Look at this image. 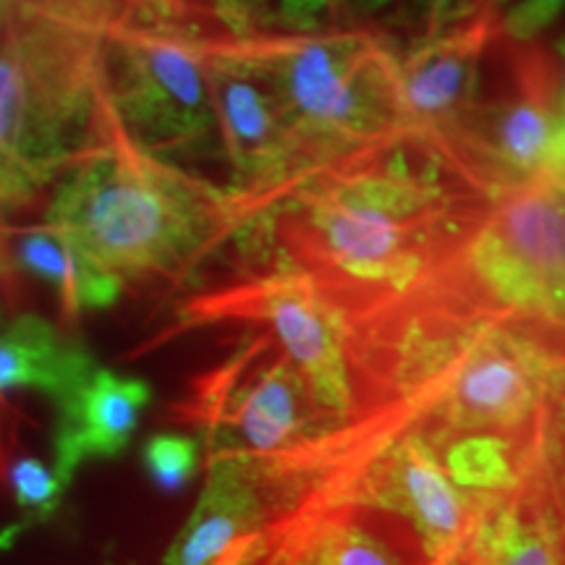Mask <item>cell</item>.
Listing matches in <instances>:
<instances>
[{"instance_id":"6da1fadb","label":"cell","mask_w":565,"mask_h":565,"mask_svg":"<svg viewBox=\"0 0 565 565\" xmlns=\"http://www.w3.org/2000/svg\"><path fill=\"white\" fill-rule=\"evenodd\" d=\"M484 196L435 145L398 134L309 168L236 244L307 273L356 338L454 252Z\"/></svg>"},{"instance_id":"7a4b0ae2","label":"cell","mask_w":565,"mask_h":565,"mask_svg":"<svg viewBox=\"0 0 565 565\" xmlns=\"http://www.w3.org/2000/svg\"><path fill=\"white\" fill-rule=\"evenodd\" d=\"M252 212L236 194L181 171L137 145L118 121L108 89L95 139L66 171L47 210L58 233L126 286L194 270L225 242H238Z\"/></svg>"},{"instance_id":"3957f363","label":"cell","mask_w":565,"mask_h":565,"mask_svg":"<svg viewBox=\"0 0 565 565\" xmlns=\"http://www.w3.org/2000/svg\"><path fill=\"white\" fill-rule=\"evenodd\" d=\"M126 0H17L0 38V210L68 171L95 139L105 40Z\"/></svg>"},{"instance_id":"277c9868","label":"cell","mask_w":565,"mask_h":565,"mask_svg":"<svg viewBox=\"0 0 565 565\" xmlns=\"http://www.w3.org/2000/svg\"><path fill=\"white\" fill-rule=\"evenodd\" d=\"M225 38L278 92L312 168L408 134L398 55L377 34L263 30Z\"/></svg>"},{"instance_id":"5b68a950","label":"cell","mask_w":565,"mask_h":565,"mask_svg":"<svg viewBox=\"0 0 565 565\" xmlns=\"http://www.w3.org/2000/svg\"><path fill=\"white\" fill-rule=\"evenodd\" d=\"M427 280L490 312L565 330V192L542 179L487 194Z\"/></svg>"},{"instance_id":"8992f818","label":"cell","mask_w":565,"mask_h":565,"mask_svg":"<svg viewBox=\"0 0 565 565\" xmlns=\"http://www.w3.org/2000/svg\"><path fill=\"white\" fill-rule=\"evenodd\" d=\"M207 38L189 13L126 0L105 40V89L118 121L154 154L192 150L215 131Z\"/></svg>"},{"instance_id":"52a82bcc","label":"cell","mask_w":565,"mask_h":565,"mask_svg":"<svg viewBox=\"0 0 565 565\" xmlns=\"http://www.w3.org/2000/svg\"><path fill=\"white\" fill-rule=\"evenodd\" d=\"M186 414L202 427L207 458L242 463L257 482L335 427L303 374L259 330L196 380Z\"/></svg>"},{"instance_id":"ba28073f","label":"cell","mask_w":565,"mask_h":565,"mask_svg":"<svg viewBox=\"0 0 565 565\" xmlns=\"http://www.w3.org/2000/svg\"><path fill=\"white\" fill-rule=\"evenodd\" d=\"M186 328L242 322L291 359L330 419L343 424L359 404L356 338L349 317L307 273L273 259L183 303Z\"/></svg>"},{"instance_id":"9c48e42d","label":"cell","mask_w":565,"mask_h":565,"mask_svg":"<svg viewBox=\"0 0 565 565\" xmlns=\"http://www.w3.org/2000/svg\"><path fill=\"white\" fill-rule=\"evenodd\" d=\"M557 84L555 51L536 42H511L490 95L477 92L463 121L437 150L484 194L547 179Z\"/></svg>"},{"instance_id":"30bf717a","label":"cell","mask_w":565,"mask_h":565,"mask_svg":"<svg viewBox=\"0 0 565 565\" xmlns=\"http://www.w3.org/2000/svg\"><path fill=\"white\" fill-rule=\"evenodd\" d=\"M207 74L215 105V129L233 168L231 192L252 212L309 171L294 126L267 76L231 47L228 38H207Z\"/></svg>"},{"instance_id":"8fae6325","label":"cell","mask_w":565,"mask_h":565,"mask_svg":"<svg viewBox=\"0 0 565 565\" xmlns=\"http://www.w3.org/2000/svg\"><path fill=\"white\" fill-rule=\"evenodd\" d=\"M500 38V11L492 0H469L440 30L424 34L398 58L406 129L429 145H443L477 100L487 51Z\"/></svg>"},{"instance_id":"7c38bea8","label":"cell","mask_w":565,"mask_h":565,"mask_svg":"<svg viewBox=\"0 0 565 565\" xmlns=\"http://www.w3.org/2000/svg\"><path fill=\"white\" fill-rule=\"evenodd\" d=\"M150 385L137 377H121L100 364L53 401L58 408L55 427V475L71 482L82 463L116 458L129 445L139 416L150 404Z\"/></svg>"},{"instance_id":"4fadbf2b","label":"cell","mask_w":565,"mask_h":565,"mask_svg":"<svg viewBox=\"0 0 565 565\" xmlns=\"http://www.w3.org/2000/svg\"><path fill=\"white\" fill-rule=\"evenodd\" d=\"M267 526V500L257 477L228 458H207V479L173 536L162 565H221Z\"/></svg>"},{"instance_id":"5bb4252c","label":"cell","mask_w":565,"mask_h":565,"mask_svg":"<svg viewBox=\"0 0 565 565\" xmlns=\"http://www.w3.org/2000/svg\"><path fill=\"white\" fill-rule=\"evenodd\" d=\"M254 565H408L401 555L349 519L322 513L265 529L257 536Z\"/></svg>"},{"instance_id":"9a60e30c","label":"cell","mask_w":565,"mask_h":565,"mask_svg":"<svg viewBox=\"0 0 565 565\" xmlns=\"http://www.w3.org/2000/svg\"><path fill=\"white\" fill-rule=\"evenodd\" d=\"M95 359L68 343L40 317H21L0 330V393L32 387L55 401L82 377Z\"/></svg>"},{"instance_id":"2e32d148","label":"cell","mask_w":565,"mask_h":565,"mask_svg":"<svg viewBox=\"0 0 565 565\" xmlns=\"http://www.w3.org/2000/svg\"><path fill=\"white\" fill-rule=\"evenodd\" d=\"M463 565H561V542L545 513L500 498L477 521Z\"/></svg>"},{"instance_id":"e0dca14e","label":"cell","mask_w":565,"mask_h":565,"mask_svg":"<svg viewBox=\"0 0 565 565\" xmlns=\"http://www.w3.org/2000/svg\"><path fill=\"white\" fill-rule=\"evenodd\" d=\"M17 249L19 263L51 282L68 312L105 309L116 303L124 291L121 280L92 265L79 249H74L66 238L47 225L21 236Z\"/></svg>"},{"instance_id":"ac0fdd59","label":"cell","mask_w":565,"mask_h":565,"mask_svg":"<svg viewBox=\"0 0 565 565\" xmlns=\"http://www.w3.org/2000/svg\"><path fill=\"white\" fill-rule=\"evenodd\" d=\"M200 443L186 435H154L145 445V466L162 490H179L194 477Z\"/></svg>"},{"instance_id":"d6986e66","label":"cell","mask_w":565,"mask_h":565,"mask_svg":"<svg viewBox=\"0 0 565 565\" xmlns=\"http://www.w3.org/2000/svg\"><path fill=\"white\" fill-rule=\"evenodd\" d=\"M160 9L183 11L189 0H147ZM207 17L231 38H246V34L263 32L270 21V0H200Z\"/></svg>"},{"instance_id":"ffe728a7","label":"cell","mask_w":565,"mask_h":565,"mask_svg":"<svg viewBox=\"0 0 565 565\" xmlns=\"http://www.w3.org/2000/svg\"><path fill=\"white\" fill-rule=\"evenodd\" d=\"M536 461L547 466L557 487L565 492V362L550 385L545 412H542Z\"/></svg>"},{"instance_id":"44dd1931","label":"cell","mask_w":565,"mask_h":565,"mask_svg":"<svg viewBox=\"0 0 565 565\" xmlns=\"http://www.w3.org/2000/svg\"><path fill=\"white\" fill-rule=\"evenodd\" d=\"M500 11V38L534 42L565 11V0H492Z\"/></svg>"},{"instance_id":"7402d4cb","label":"cell","mask_w":565,"mask_h":565,"mask_svg":"<svg viewBox=\"0 0 565 565\" xmlns=\"http://www.w3.org/2000/svg\"><path fill=\"white\" fill-rule=\"evenodd\" d=\"M11 484L17 492L19 505L38 508V511H53L58 505L66 482L55 475V469H47L45 463L34 458H21L11 471Z\"/></svg>"},{"instance_id":"603a6c76","label":"cell","mask_w":565,"mask_h":565,"mask_svg":"<svg viewBox=\"0 0 565 565\" xmlns=\"http://www.w3.org/2000/svg\"><path fill=\"white\" fill-rule=\"evenodd\" d=\"M391 0H280V11L275 21H280L291 32L320 30L322 19L333 11H377Z\"/></svg>"},{"instance_id":"cb8c5ba5","label":"cell","mask_w":565,"mask_h":565,"mask_svg":"<svg viewBox=\"0 0 565 565\" xmlns=\"http://www.w3.org/2000/svg\"><path fill=\"white\" fill-rule=\"evenodd\" d=\"M553 51L557 58V68H561V84H557V124L553 152H550L547 181H553L555 186H565V38L555 42Z\"/></svg>"},{"instance_id":"d4e9b609","label":"cell","mask_w":565,"mask_h":565,"mask_svg":"<svg viewBox=\"0 0 565 565\" xmlns=\"http://www.w3.org/2000/svg\"><path fill=\"white\" fill-rule=\"evenodd\" d=\"M463 0H422V9H424V17H427V32H435L440 30V26L454 17V11L461 6Z\"/></svg>"},{"instance_id":"484cf974","label":"cell","mask_w":565,"mask_h":565,"mask_svg":"<svg viewBox=\"0 0 565 565\" xmlns=\"http://www.w3.org/2000/svg\"><path fill=\"white\" fill-rule=\"evenodd\" d=\"M254 550H257V540H252V542H246V545H242L238 550H233V553L225 557V561L221 563V565H238V563H244L246 557H249Z\"/></svg>"},{"instance_id":"4316f807","label":"cell","mask_w":565,"mask_h":565,"mask_svg":"<svg viewBox=\"0 0 565 565\" xmlns=\"http://www.w3.org/2000/svg\"><path fill=\"white\" fill-rule=\"evenodd\" d=\"M13 3H17V0H0V38H3L6 21H9V13L13 9Z\"/></svg>"},{"instance_id":"83f0119b","label":"cell","mask_w":565,"mask_h":565,"mask_svg":"<svg viewBox=\"0 0 565 565\" xmlns=\"http://www.w3.org/2000/svg\"><path fill=\"white\" fill-rule=\"evenodd\" d=\"M254 557H257V553H252L249 557H246V561H244V563H238V565H254Z\"/></svg>"},{"instance_id":"f1b7e54d","label":"cell","mask_w":565,"mask_h":565,"mask_svg":"<svg viewBox=\"0 0 565 565\" xmlns=\"http://www.w3.org/2000/svg\"><path fill=\"white\" fill-rule=\"evenodd\" d=\"M557 189H563V192H565V186H557Z\"/></svg>"}]
</instances>
